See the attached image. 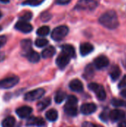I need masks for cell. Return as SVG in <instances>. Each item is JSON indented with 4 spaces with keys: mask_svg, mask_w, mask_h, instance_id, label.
<instances>
[{
    "mask_svg": "<svg viewBox=\"0 0 126 127\" xmlns=\"http://www.w3.org/2000/svg\"><path fill=\"white\" fill-rule=\"evenodd\" d=\"M99 22L102 26L110 30L116 29L120 25L117 14L114 10H108L102 14L99 19Z\"/></svg>",
    "mask_w": 126,
    "mask_h": 127,
    "instance_id": "cell-1",
    "label": "cell"
},
{
    "mask_svg": "<svg viewBox=\"0 0 126 127\" xmlns=\"http://www.w3.org/2000/svg\"><path fill=\"white\" fill-rule=\"evenodd\" d=\"M77 103H78V100L76 96L69 95L67 97L66 103L64 106V111L68 116L71 117L76 116L78 113Z\"/></svg>",
    "mask_w": 126,
    "mask_h": 127,
    "instance_id": "cell-2",
    "label": "cell"
},
{
    "mask_svg": "<svg viewBox=\"0 0 126 127\" xmlns=\"http://www.w3.org/2000/svg\"><path fill=\"white\" fill-rule=\"evenodd\" d=\"M98 6L97 0H79L75 8L82 10H94Z\"/></svg>",
    "mask_w": 126,
    "mask_h": 127,
    "instance_id": "cell-3",
    "label": "cell"
},
{
    "mask_svg": "<svg viewBox=\"0 0 126 127\" xmlns=\"http://www.w3.org/2000/svg\"><path fill=\"white\" fill-rule=\"evenodd\" d=\"M68 32L69 29L65 25L56 27L51 33V38L55 41H60L68 35Z\"/></svg>",
    "mask_w": 126,
    "mask_h": 127,
    "instance_id": "cell-4",
    "label": "cell"
},
{
    "mask_svg": "<svg viewBox=\"0 0 126 127\" xmlns=\"http://www.w3.org/2000/svg\"><path fill=\"white\" fill-rule=\"evenodd\" d=\"M88 89L95 93L98 100H105L106 93H105V91L102 85H100L96 83H91L88 85Z\"/></svg>",
    "mask_w": 126,
    "mask_h": 127,
    "instance_id": "cell-5",
    "label": "cell"
},
{
    "mask_svg": "<svg viewBox=\"0 0 126 127\" xmlns=\"http://www.w3.org/2000/svg\"><path fill=\"white\" fill-rule=\"evenodd\" d=\"M45 93V91L43 89H36L27 92L24 96V100L26 101H34L42 97Z\"/></svg>",
    "mask_w": 126,
    "mask_h": 127,
    "instance_id": "cell-6",
    "label": "cell"
},
{
    "mask_svg": "<svg viewBox=\"0 0 126 127\" xmlns=\"http://www.w3.org/2000/svg\"><path fill=\"white\" fill-rule=\"evenodd\" d=\"M19 82V78L16 76H12L0 80V89H8L14 87Z\"/></svg>",
    "mask_w": 126,
    "mask_h": 127,
    "instance_id": "cell-7",
    "label": "cell"
},
{
    "mask_svg": "<svg viewBox=\"0 0 126 127\" xmlns=\"http://www.w3.org/2000/svg\"><path fill=\"white\" fill-rule=\"evenodd\" d=\"M71 57L69 56H68L67 54H65V53H61L56 58V63L57 65V66L60 68V69H64L70 63L71 61Z\"/></svg>",
    "mask_w": 126,
    "mask_h": 127,
    "instance_id": "cell-8",
    "label": "cell"
},
{
    "mask_svg": "<svg viewBox=\"0 0 126 127\" xmlns=\"http://www.w3.org/2000/svg\"><path fill=\"white\" fill-rule=\"evenodd\" d=\"M94 65L96 68L97 69H102L104 68H106L109 65V60L106 56L101 55L97 57L94 61Z\"/></svg>",
    "mask_w": 126,
    "mask_h": 127,
    "instance_id": "cell-9",
    "label": "cell"
},
{
    "mask_svg": "<svg viewBox=\"0 0 126 127\" xmlns=\"http://www.w3.org/2000/svg\"><path fill=\"white\" fill-rule=\"evenodd\" d=\"M15 28L18 31L25 33H30L33 31V26L27 22H25V21L17 22L15 25Z\"/></svg>",
    "mask_w": 126,
    "mask_h": 127,
    "instance_id": "cell-10",
    "label": "cell"
},
{
    "mask_svg": "<svg viewBox=\"0 0 126 127\" xmlns=\"http://www.w3.org/2000/svg\"><path fill=\"white\" fill-rule=\"evenodd\" d=\"M97 107L96 104L93 103H84L80 107V112L82 114L85 115H88L91 114H93L94 112H96Z\"/></svg>",
    "mask_w": 126,
    "mask_h": 127,
    "instance_id": "cell-11",
    "label": "cell"
},
{
    "mask_svg": "<svg viewBox=\"0 0 126 127\" xmlns=\"http://www.w3.org/2000/svg\"><path fill=\"white\" fill-rule=\"evenodd\" d=\"M33 109L31 107L27 106H23L21 107H19L16 110V115L20 118H28L30 114L32 113Z\"/></svg>",
    "mask_w": 126,
    "mask_h": 127,
    "instance_id": "cell-12",
    "label": "cell"
},
{
    "mask_svg": "<svg viewBox=\"0 0 126 127\" xmlns=\"http://www.w3.org/2000/svg\"><path fill=\"white\" fill-rule=\"evenodd\" d=\"M108 116H109V118L112 121L116 122V121H121V120L124 119L126 118V113L123 110L114 109V110H112V111L110 112Z\"/></svg>",
    "mask_w": 126,
    "mask_h": 127,
    "instance_id": "cell-13",
    "label": "cell"
},
{
    "mask_svg": "<svg viewBox=\"0 0 126 127\" xmlns=\"http://www.w3.org/2000/svg\"><path fill=\"white\" fill-rule=\"evenodd\" d=\"M45 124V121L42 118L36 117H30L26 123V125L28 127L30 126H36V127H42Z\"/></svg>",
    "mask_w": 126,
    "mask_h": 127,
    "instance_id": "cell-14",
    "label": "cell"
},
{
    "mask_svg": "<svg viewBox=\"0 0 126 127\" xmlns=\"http://www.w3.org/2000/svg\"><path fill=\"white\" fill-rule=\"evenodd\" d=\"M69 88L73 92H82L83 90V84L79 80L74 79V80H73L72 81L70 82Z\"/></svg>",
    "mask_w": 126,
    "mask_h": 127,
    "instance_id": "cell-15",
    "label": "cell"
},
{
    "mask_svg": "<svg viewBox=\"0 0 126 127\" xmlns=\"http://www.w3.org/2000/svg\"><path fill=\"white\" fill-rule=\"evenodd\" d=\"M94 48L93 45H91L89 42H84L81 44L79 48V51L82 56H86L89 54H91L94 51Z\"/></svg>",
    "mask_w": 126,
    "mask_h": 127,
    "instance_id": "cell-16",
    "label": "cell"
},
{
    "mask_svg": "<svg viewBox=\"0 0 126 127\" xmlns=\"http://www.w3.org/2000/svg\"><path fill=\"white\" fill-rule=\"evenodd\" d=\"M62 53H65V54H67L68 56H69L71 58H74L76 57L75 48L71 45L66 44V45H62Z\"/></svg>",
    "mask_w": 126,
    "mask_h": 127,
    "instance_id": "cell-17",
    "label": "cell"
},
{
    "mask_svg": "<svg viewBox=\"0 0 126 127\" xmlns=\"http://www.w3.org/2000/svg\"><path fill=\"white\" fill-rule=\"evenodd\" d=\"M25 55L27 57V60H28L30 63H36L39 62V60H40V56H39V54L36 51H33V50H32V49H31L30 51H28L27 53H26Z\"/></svg>",
    "mask_w": 126,
    "mask_h": 127,
    "instance_id": "cell-18",
    "label": "cell"
},
{
    "mask_svg": "<svg viewBox=\"0 0 126 127\" xmlns=\"http://www.w3.org/2000/svg\"><path fill=\"white\" fill-rule=\"evenodd\" d=\"M56 53V49L53 46H49L45 48L42 52V57L44 59H48L52 57Z\"/></svg>",
    "mask_w": 126,
    "mask_h": 127,
    "instance_id": "cell-19",
    "label": "cell"
},
{
    "mask_svg": "<svg viewBox=\"0 0 126 127\" xmlns=\"http://www.w3.org/2000/svg\"><path fill=\"white\" fill-rule=\"evenodd\" d=\"M120 74H121V71L120 67L118 65H114L110 71V77L112 79V80L116 81L117 80H118Z\"/></svg>",
    "mask_w": 126,
    "mask_h": 127,
    "instance_id": "cell-20",
    "label": "cell"
},
{
    "mask_svg": "<svg viewBox=\"0 0 126 127\" xmlns=\"http://www.w3.org/2000/svg\"><path fill=\"white\" fill-rule=\"evenodd\" d=\"M45 117H46L47 120H48L50 122L56 121L58 118V112L56 109H51L46 112Z\"/></svg>",
    "mask_w": 126,
    "mask_h": 127,
    "instance_id": "cell-21",
    "label": "cell"
},
{
    "mask_svg": "<svg viewBox=\"0 0 126 127\" xmlns=\"http://www.w3.org/2000/svg\"><path fill=\"white\" fill-rule=\"evenodd\" d=\"M51 103V100L49 97H46L42 100H40L38 103H37V109L39 111H43L44 109H45Z\"/></svg>",
    "mask_w": 126,
    "mask_h": 127,
    "instance_id": "cell-22",
    "label": "cell"
},
{
    "mask_svg": "<svg viewBox=\"0 0 126 127\" xmlns=\"http://www.w3.org/2000/svg\"><path fill=\"white\" fill-rule=\"evenodd\" d=\"M16 124V120L12 116H8L4 118L1 123L2 127H14Z\"/></svg>",
    "mask_w": 126,
    "mask_h": 127,
    "instance_id": "cell-23",
    "label": "cell"
},
{
    "mask_svg": "<svg viewBox=\"0 0 126 127\" xmlns=\"http://www.w3.org/2000/svg\"><path fill=\"white\" fill-rule=\"evenodd\" d=\"M31 46H32V42L30 39H23L21 42V47L22 51L25 52V54L31 50Z\"/></svg>",
    "mask_w": 126,
    "mask_h": 127,
    "instance_id": "cell-24",
    "label": "cell"
},
{
    "mask_svg": "<svg viewBox=\"0 0 126 127\" xmlns=\"http://www.w3.org/2000/svg\"><path fill=\"white\" fill-rule=\"evenodd\" d=\"M66 98V93L63 91H58L54 97L55 102L56 103H61Z\"/></svg>",
    "mask_w": 126,
    "mask_h": 127,
    "instance_id": "cell-25",
    "label": "cell"
},
{
    "mask_svg": "<svg viewBox=\"0 0 126 127\" xmlns=\"http://www.w3.org/2000/svg\"><path fill=\"white\" fill-rule=\"evenodd\" d=\"M49 33H50V28L48 26H42V27H40L37 30V31H36L37 35H39L40 36H45Z\"/></svg>",
    "mask_w": 126,
    "mask_h": 127,
    "instance_id": "cell-26",
    "label": "cell"
},
{
    "mask_svg": "<svg viewBox=\"0 0 126 127\" xmlns=\"http://www.w3.org/2000/svg\"><path fill=\"white\" fill-rule=\"evenodd\" d=\"M93 75H94V67L91 64H89L88 65L86 66V68L85 69L84 76L86 78H89V77H91Z\"/></svg>",
    "mask_w": 126,
    "mask_h": 127,
    "instance_id": "cell-27",
    "label": "cell"
},
{
    "mask_svg": "<svg viewBox=\"0 0 126 127\" xmlns=\"http://www.w3.org/2000/svg\"><path fill=\"white\" fill-rule=\"evenodd\" d=\"M48 44V40H47L46 39H43V38H39L36 39L35 41V45L38 48H42L46 46Z\"/></svg>",
    "mask_w": 126,
    "mask_h": 127,
    "instance_id": "cell-28",
    "label": "cell"
},
{
    "mask_svg": "<svg viewBox=\"0 0 126 127\" xmlns=\"http://www.w3.org/2000/svg\"><path fill=\"white\" fill-rule=\"evenodd\" d=\"M45 0H27L25 1L22 4L24 5H30V6H38L42 4Z\"/></svg>",
    "mask_w": 126,
    "mask_h": 127,
    "instance_id": "cell-29",
    "label": "cell"
},
{
    "mask_svg": "<svg viewBox=\"0 0 126 127\" xmlns=\"http://www.w3.org/2000/svg\"><path fill=\"white\" fill-rule=\"evenodd\" d=\"M32 16H33V13L31 12H30V11H27V12L23 13L22 15H20L19 18H20L21 21L27 22V21H30L32 19Z\"/></svg>",
    "mask_w": 126,
    "mask_h": 127,
    "instance_id": "cell-30",
    "label": "cell"
},
{
    "mask_svg": "<svg viewBox=\"0 0 126 127\" xmlns=\"http://www.w3.org/2000/svg\"><path fill=\"white\" fill-rule=\"evenodd\" d=\"M111 103L114 106H116V107H120V106H125L126 105V102L122 100H120V99H116V98H114L112 99L111 100Z\"/></svg>",
    "mask_w": 126,
    "mask_h": 127,
    "instance_id": "cell-31",
    "label": "cell"
},
{
    "mask_svg": "<svg viewBox=\"0 0 126 127\" xmlns=\"http://www.w3.org/2000/svg\"><path fill=\"white\" fill-rule=\"evenodd\" d=\"M51 18V15L50 14V13L45 11L44 13H42L41 15H40V19L43 22H48V20H50Z\"/></svg>",
    "mask_w": 126,
    "mask_h": 127,
    "instance_id": "cell-32",
    "label": "cell"
},
{
    "mask_svg": "<svg viewBox=\"0 0 126 127\" xmlns=\"http://www.w3.org/2000/svg\"><path fill=\"white\" fill-rule=\"evenodd\" d=\"M82 127H103L102 126L98 125V124H95L91 122H85L82 124Z\"/></svg>",
    "mask_w": 126,
    "mask_h": 127,
    "instance_id": "cell-33",
    "label": "cell"
},
{
    "mask_svg": "<svg viewBox=\"0 0 126 127\" xmlns=\"http://www.w3.org/2000/svg\"><path fill=\"white\" fill-rule=\"evenodd\" d=\"M118 87H119L120 89L126 87V75H125V76L123 77V79L120 80V82L119 84H118Z\"/></svg>",
    "mask_w": 126,
    "mask_h": 127,
    "instance_id": "cell-34",
    "label": "cell"
},
{
    "mask_svg": "<svg viewBox=\"0 0 126 127\" xmlns=\"http://www.w3.org/2000/svg\"><path fill=\"white\" fill-rule=\"evenodd\" d=\"M100 118L102 121L106 122V121H108V115H107V113H106L105 112H102V113L100 114Z\"/></svg>",
    "mask_w": 126,
    "mask_h": 127,
    "instance_id": "cell-35",
    "label": "cell"
},
{
    "mask_svg": "<svg viewBox=\"0 0 126 127\" xmlns=\"http://www.w3.org/2000/svg\"><path fill=\"white\" fill-rule=\"evenodd\" d=\"M7 42V38L5 36H0V48L5 45Z\"/></svg>",
    "mask_w": 126,
    "mask_h": 127,
    "instance_id": "cell-36",
    "label": "cell"
},
{
    "mask_svg": "<svg viewBox=\"0 0 126 127\" xmlns=\"http://www.w3.org/2000/svg\"><path fill=\"white\" fill-rule=\"evenodd\" d=\"M71 1V0H56V3L58 4H62V5H63V4H68Z\"/></svg>",
    "mask_w": 126,
    "mask_h": 127,
    "instance_id": "cell-37",
    "label": "cell"
},
{
    "mask_svg": "<svg viewBox=\"0 0 126 127\" xmlns=\"http://www.w3.org/2000/svg\"><path fill=\"white\" fill-rule=\"evenodd\" d=\"M118 127H126V119L124 118L120 121L118 124Z\"/></svg>",
    "mask_w": 126,
    "mask_h": 127,
    "instance_id": "cell-38",
    "label": "cell"
},
{
    "mask_svg": "<svg viewBox=\"0 0 126 127\" xmlns=\"http://www.w3.org/2000/svg\"><path fill=\"white\" fill-rule=\"evenodd\" d=\"M120 95H121L123 97H125V98H126V89H123V90L120 92Z\"/></svg>",
    "mask_w": 126,
    "mask_h": 127,
    "instance_id": "cell-39",
    "label": "cell"
},
{
    "mask_svg": "<svg viewBox=\"0 0 126 127\" xmlns=\"http://www.w3.org/2000/svg\"><path fill=\"white\" fill-rule=\"evenodd\" d=\"M0 1H1V2H2V3L6 4V3H8V2L10 1V0H0Z\"/></svg>",
    "mask_w": 126,
    "mask_h": 127,
    "instance_id": "cell-40",
    "label": "cell"
},
{
    "mask_svg": "<svg viewBox=\"0 0 126 127\" xmlns=\"http://www.w3.org/2000/svg\"><path fill=\"white\" fill-rule=\"evenodd\" d=\"M4 54H0V61L3 60H4Z\"/></svg>",
    "mask_w": 126,
    "mask_h": 127,
    "instance_id": "cell-41",
    "label": "cell"
},
{
    "mask_svg": "<svg viewBox=\"0 0 126 127\" xmlns=\"http://www.w3.org/2000/svg\"><path fill=\"white\" fill-rule=\"evenodd\" d=\"M2 16V13H1V12L0 11V19H1V17Z\"/></svg>",
    "mask_w": 126,
    "mask_h": 127,
    "instance_id": "cell-42",
    "label": "cell"
},
{
    "mask_svg": "<svg viewBox=\"0 0 126 127\" xmlns=\"http://www.w3.org/2000/svg\"><path fill=\"white\" fill-rule=\"evenodd\" d=\"M1 29H2V28H1V26H0V31H1Z\"/></svg>",
    "mask_w": 126,
    "mask_h": 127,
    "instance_id": "cell-43",
    "label": "cell"
}]
</instances>
